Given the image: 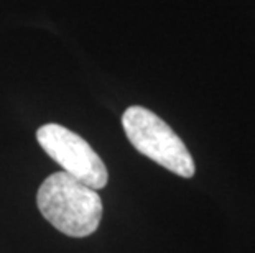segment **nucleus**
<instances>
[{
  "instance_id": "1",
  "label": "nucleus",
  "mask_w": 255,
  "mask_h": 253,
  "mask_svg": "<svg viewBox=\"0 0 255 253\" xmlns=\"http://www.w3.org/2000/svg\"><path fill=\"white\" fill-rule=\"evenodd\" d=\"M36 206L53 227L78 239L94 234L102 219V201L96 189L64 171L43 181Z\"/></svg>"
},
{
  "instance_id": "2",
  "label": "nucleus",
  "mask_w": 255,
  "mask_h": 253,
  "mask_svg": "<svg viewBox=\"0 0 255 253\" xmlns=\"http://www.w3.org/2000/svg\"><path fill=\"white\" fill-rule=\"evenodd\" d=\"M122 127L135 150L183 177H193L194 161L183 140L151 110L132 105L124 112Z\"/></svg>"
},
{
  "instance_id": "3",
  "label": "nucleus",
  "mask_w": 255,
  "mask_h": 253,
  "mask_svg": "<svg viewBox=\"0 0 255 253\" xmlns=\"http://www.w3.org/2000/svg\"><path fill=\"white\" fill-rule=\"evenodd\" d=\"M36 140L51 160L91 189H102L109 174L101 156L78 133L58 123H46L38 128Z\"/></svg>"
}]
</instances>
